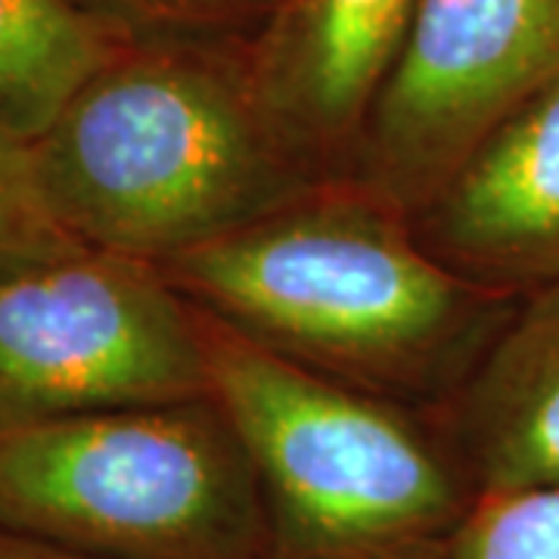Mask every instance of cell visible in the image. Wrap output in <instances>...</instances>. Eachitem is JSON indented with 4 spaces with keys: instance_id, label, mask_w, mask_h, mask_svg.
I'll return each instance as SVG.
<instances>
[{
    "instance_id": "cell-1",
    "label": "cell",
    "mask_w": 559,
    "mask_h": 559,
    "mask_svg": "<svg viewBox=\"0 0 559 559\" xmlns=\"http://www.w3.org/2000/svg\"><path fill=\"white\" fill-rule=\"evenodd\" d=\"M159 267L264 352L432 417L516 305L448 271L407 215L352 180L320 183Z\"/></svg>"
},
{
    "instance_id": "cell-2",
    "label": "cell",
    "mask_w": 559,
    "mask_h": 559,
    "mask_svg": "<svg viewBox=\"0 0 559 559\" xmlns=\"http://www.w3.org/2000/svg\"><path fill=\"white\" fill-rule=\"evenodd\" d=\"M242 47L131 44L81 87L32 143L69 234L162 264L326 183L271 124Z\"/></svg>"
},
{
    "instance_id": "cell-3",
    "label": "cell",
    "mask_w": 559,
    "mask_h": 559,
    "mask_svg": "<svg viewBox=\"0 0 559 559\" xmlns=\"http://www.w3.org/2000/svg\"><path fill=\"white\" fill-rule=\"evenodd\" d=\"M202 314L212 399L267 510V559H444L479 491L432 414L364 395Z\"/></svg>"
},
{
    "instance_id": "cell-4",
    "label": "cell",
    "mask_w": 559,
    "mask_h": 559,
    "mask_svg": "<svg viewBox=\"0 0 559 559\" xmlns=\"http://www.w3.org/2000/svg\"><path fill=\"white\" fill-rule=\"evenodd\" d=\"M0 528L94 559H267L261 481L218 401L0 429Z\"/></svg>"
},
{
    "instance_id": "cell-5",
    "label": "cell",
    "mask_w": 559,
    "mask_h": 559,
    "mask_svg": "<svg viewBox=\"0 0 559 559\" xmlns=\"http://www.w3.org/2000/svg\"><path fill=\"white\" fill-rule=\"evenodd\" d=\"M209 395L200 308L159 264L84 249L0 280V429Z\"/></svg>"
},
{
    "instance_id": "cell-6",
    "label": "cell",
    "mask_w": 559,
    "mask_h": 559,
    "mask_svg": "<svg viewBox=\"0 0 559 559\" xmlns=\"http://www.w3.org/2000/svg\"><path fill=\"white\" fill-rule=\"evenodd\" d=\"M557 75L559 0H417L348 180L411 215Z\"/></svg>"
},
{
    "instance_id": "cell-7",
    "label": "cell",
    "mask_w": 559,
    "mask_h": 559,
    "mask_svg": "<svg viewBox=\"0 0 559 559\" xmlns=\"http://www.w3.org/2000/svg\"><path fill=\"white\" fill-rule=\"evenodd\" d=\"M429 255L520 301L559 280V75L520 103L407 215Z\"/></svg>"
},
{
    "instance_id": "cell-8",
    "label": "cell",
    "mask_w": 559,
    "mask_h": 559,
    "mask_svg": "<svg viewBox=\"0 0 559 559\" xmlns=\"http://www.w3.org/2000/svg\"><path fill=\"white\" fill-rule=\"evenodd\" d=\"M417 0H274L242 53L277 134L320 180H348Z\"/></svg>"
},
{
    "instance_id": "cell-9",
    "label": "cell",
    "mask_w": 559,
    "mask_h": 559,
    "mask_svg": "<svg viewBox=\"0 0 559 559\" xmlns=\"http://www.w3.org/2000/svg\"><path fill=\"white\" fill-rule=\"evenodd\" d=\"M436 423L479 498L559 488V280L513 305Z\"/></svg>"
},
{
    "instance_id": "cell-10",
    "label": "cell",
    "mask_w": 559,
    "mask_h": 559,
    "mask_svg": "<svg viewBox=\"0 0 559 559\" xmlns=\"http://www.w3.org/2000/svg\"><path fill=\"white\" fill-rule=\"evenodd\" d=\"M124 47L72 0H0V131L38 143Z\"/></svg>"
},
{
    "instance_id": "cell-11",
    "label": "cell",
    "mask_w": 559,
    "mask_h": 559,
    "mask_svg": "<svg viewBox=\"0 0 559 559\" xmlns=\"http://www.w3.org/2000/svg\"><path fill=\"white\" fill-rule=\"evenodd\" d=\"M128 44H246L267 0H72Z\"/></svg>"
},
{
    "instance_id": "cell-12",
    "label": "cell",
    "mask_w": 559,
    "mask_h": 559,
    "mask_svg": "<svg viewBox=\"0 0 559 559\" xmlns=\"http://www.w3.org/2000/svg\"><path fill=\"white\" fill-rule=\"evenodd\" d=\"M84 242L66 230L44 197L32 146L0 131V280L72 259Z\"/></svg>"
},
{
    "instance_id": "cell-13",
    "label": "cell",
    "mask_w": 559,
    "mask_h": 559,
    "mask_svg": "<svg viewBox=\"0 0 559 559\" xmlns=\"http://www.w3.org/2000/svg\"><path fill=\"white\" fill-rule=\"evenodd\" d=\"M444 559H559V488L481 495Z\"/></svg>"
},
{
    "instance_id": "cell-14",
    "label": "cell",
    "mask_w": 559,
    "mask_h": 559,
    "mask_svg": "<svg viewBox=\"0 0 559 559\" xmlns=\"http://www.w3.org/2000/svg\"><path fill=\"white\" fill-rule=\"evenodd\" d=\"M0 559H94L75 554V550H66L57 544H47V540L28 538L20 532H10V528H0Z\"/></svg>"
},
{
    "instance_id": "cell-15",
    "label": "cell",
    "mask_w": 559,
    "mask_h": 559,
    "mask_svg": "<svg viewBox=\"0 0 559 559\" xmlns=\"http://www.w3.org/2000/svg\"><path fill=\"white\" fill-rule=\"evenodd\" d=\"M271 3H274V0H267V10H271Z\"/></svg>"
}]
</instances>
